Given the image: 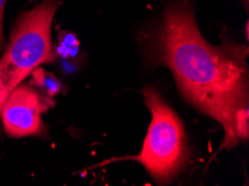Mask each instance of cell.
<instances>
[{"instance_id": "cell-7", "label": "cell", "mask_w": 249, "mask_h": 186, "mask_svg": "<svg viewBox=\"0 0 249 186\" xmlns=\"http://www.w3.org/2000/svg\"><path fill=\"white\" fill-rule=\"evenodd\" d=\"M9 90L7 89L6 85L3 84L1 79H0V112H1V109L3 107V105H5V102L7 101V100H8L9 97Z\"/></svg>"}, {"instance_id": "cell-5", "label": "cell", "mask_w": 249, "mask_h": 186, "mask_svg": "<svg viewBox=\"0 0 249 186\" xmlns=\"http://www.w3.org/2000/svg\"><path fill=\"white\" fill-rule=\"evenodd\" d=\"M33 73H34V76H35L36 84H38L41 87H45V88L47 89V92L51 95L56 94V92L59 89V84L56 82V79L52 77L46 78V74H45V71L43 69H40V73H39V69H37L36 68L35 70H33Z\"/></svg>"}, {"instance_id": "cell-3", "label": "cell", "mask_w": 249, "mask_h": 186, "mask_svg": "<svg viewBox=\"0 0 249 186\" xmlns=\"http://www.w3.org/2000/svg\"><path fill=\"white\" fill-rule=\"evenodd\" d=\"M142 93L152 119L141 153L135 156L113 158L102 163V165L132 159L141 163L157 183L168 184L188 159L184 128L179 116L165 102L156 87L146 86Z\"/></svg>"}, {"instance_id": "cell-4", "label": "cell", "mask_w": 249, "mask_h": 186, "mask_svg": "<svg viewBox=\"0 0 249 186\" xmlns=\"http://www.w3.org/2000/svg\"><path fill=\"white\" fill-rule=\"evenodd\" d=\"M45 104L46 102L34 87L27 84L18 85L10 93L1 109L6 134L14 138L45 134L46 126L40 116L47 108Z\"/></svg>"}, {"instance_id": "cell-1", "label": "cell", "mask_w": 249, "mask_h": 186, "mask_svg": "<svg viewBox=\"0 0 249 186\" xmlns=\"http://www.w3.org/2000/svg\"><path fill=\"white\" fill-rule=\"evenodd\" d=\"M246 55L247 47L241 45H210L198 28L191 0H177L167 7L146 48L151 65L167 66L181 95L221 124V149L238 142L235 117L240 108L248 107Z\"/></svg>"}, {"instance_id": "cell-6", "label": "cell", "mask_w": 249, "mask_h": 186, "mask_svg": "<svg viewBox=\"0 0 249 186\" xmlns=\"http://www.w3.org/2000/svg\"><path fill=\"white\" fill-rule=\"evenodd\" d=\"M6 1L7 0H0V51H3V49L6 47V40H5V36H3V27H2L3 13H5Z\"/></svg>"}, {"instance_id": "cell-2", "label": "cell", "mask_w": 249, "mask_h": 186, "mask_svg": "<svg viewBox=\"0 0 249 186\" xmlns=\"http://www.w3.org/2000/svg\"><path fill=\"white\" fill-rule=\"evenodd\" d=\"M59 0H43L18 17L0 58V79L9 93L37 67L56 60L52 25Z\"/></svg>"}]
</instances>
